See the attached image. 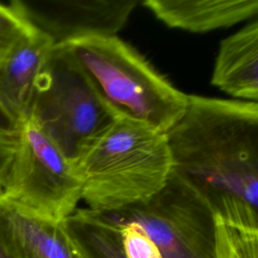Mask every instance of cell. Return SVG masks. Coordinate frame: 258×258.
Returning a JSON list of instances; mask_svg holds the SVG:
<instances>
[{"mask_svg": "<svg viewBox=\"0 0 258 258\" xmlns=\"http://www.w3.org/2000/svg\"><path fill=\"white\" fill-rule=\"evenodd\" d=\"M53 45L47 34L29 22L0 60V106L18 123L28 118L36 80Z\"/></svg>", "mask_w": 258, "mask_h": 258, "instance_id": "cell-9", "label": "cell"}, {"mask_svg": "<svg viewBox=\"0 0 258 258\" xmlns=\"http://www.w3.org/2000/svg\"><path fill=\"white\" fill-rule=\"evenodd\" d=\"M0 196L55 221L70 216L82 200L74 164L29 118L21 123L17 147L0 181Z\"/></svg>", "mask_w": 258, "mask_h": 258, "instance_id": "cell-6", "label": "cell"}, {"mask_svg": "<svg viewBox=\"0 0 258 258\" xmlns=\"http://www.w3.org/2000/svg\"><path fill=\"white\" fill-rule=\"evenodd\" d=\"M0 258H12L10 256V254L6 251V249L4 248L1 240H0Z\"/></svg>", "mask_w": 258, "mask_h": 258, "instance_id": "cell-17", "label": "cell"}, {"mask_svg": "<svg viewBox=\"0 0 258 258\" xmlns=\"http://www.w3.org/2000/svg\"><path fill=\"white\" fill-rule=\"evenodd\" d=\"M24 17L54 45L115 36L138 5L137 0L15 1Z\"/></svg>", "mask_w": 258, "mask_h": 258, "instance_id": "cell-7", "label": "cell"}, {"mask_svg": "<svg viewBox=\"0 0 258 258\" xmlns=\"http://www.w3.org/2000/svg\"><path fill=\"white\" fill-rule=\"evenodd\" d=\"M21 123L10 117L0 106V181L17 147Z\"/></svg>", "mask_w": 258, "mask_h": 258, "instance_id": "cell-16", "label": "cell"}, {"mask_svg": "<svg viewBox=\"0 0 258 258\" xmlns=\"http://www.w3.org/2000/svg\"><path fill=\"white\" fill-rule=\"evenodd\" d=\"M137 225L162 258H217V219L202 196L171 171L164 186L139 204L104 213Z\"/></svg>", "mask_w": 258, "mask_h": 258, "instance_id": "cell-5", "label": "cell"}, {"mask_svg": "<svg viewBox=\"0 0 258 258\" xmlns=\"http://www.w3.org/2000/svg\"><path fill=\"white\" fill-rule=\"evenodd\" d=\"M165 137L172 171L215 216L258 230V103L188 95Z\"/></svg>", "mask_w": 258, "mask_h": 258, "instance_id": "cell-1", "label": "cell"}, {"mask_svg": "<svg viewBox=\"0 0 258 258\" xmlns=\"http://www.w3.org/2000/svg\"><path fill=\"white\" fill-rule=\"evenodd\" d=\"M29 25L15 1L9 5L0 3V60L18 40Z\"/></svg>", "mask_w": 258, "mask_h": 258, "instance_id": "cell-14", "label": "cell"}, {"mask_svg": "<svg viewBox=\"0 0 258 258\" xmlns=\"http://www.w3.org/2000/svg\"><path fill=\"white\" fill-rule=\"evenodd\" d=\"M118 116L68 44L53 45L36 80L28 118L74 164Z\"/></svg>", "mask_w": 258, "mask_h": 258, "instance_id": "cell-4", "label": "cell"}, {"mask_svg": "<svg viewBox=\"0 0 258 258\" xmlns=\"http://www.w3.org/2000/svg\"><path fill=\"white\" fill-rule=\"evenodd\" d=\"M74 167L82 200L101 213L148 200L172 171L165 133L123 116L85 149Z\"/></svg>", "mask_w": 258, "mask_h": 258, "instance_id": "cell-2", "label": "cell"}, {"mask_svg": "<svg viewBox=\"0 0 258 258\" xmlns=\"http://www.w3.org/2000/svg\"><path fill=\"white\" fill-rule=\"evenodd\" d=\"M211 83L237 100H258V21L254 18L223 39Z\"/></svg>", "mask_w": 258, "mask_h": 258, "instance_id": "cell-11", "label": "cell"}, {"mask_svg": "<svg viewBox=\"0 0 258 258\" xmlns=\"http://www.w3.org/2000/svg\"><path fill=\"white\" fill-rule=\"evenodd\" d=\"M66 44L101 97L119 116L165 133L184 112L188 95L176 89L117 35Z\"/></svg>", "mask_w": 258, "mask_h": 258, "instance_id": "cell-3", "label": "cell"}, {"mask_svg": "<svg viewBox=\"0 0 258 258\" xmlns=\"http://www.w3.org/2000/svg\"><path fill=\"white\" fill-rule=\"evenodd\" d=\"M62 223L84 258H126L120 226L106 214L76 209Z\"/></svg>", "mask_w": 258, "mask_h": 258, "instance_id": "cell-12", "label": "cell"}, {"mask_svg": "<svg viewBox=\"0 0 258 258\" xmlns=\"http://www.w3.org/2000/svg\"><path fill=\"white\" fill-rule=\"evenodd\" d=\"M158 20L171 28L205 33L256 18L258 0H145Z\"/></svg>", "mask_w": 258, "mask_h": 258, "instance_id": "cell-10", "label": "cell"}, {"mask_svg": "<svg viewBox=\"0 0 258 258\" xmlns=\"http://www.w3.org/2000/svg\"><path fill=\"white\" fill-rule=\"evenodd\" d=\"M217 219V258H258V230Z\"/></svg>", "mask_w": 258, "mask_h": 258, "instance_id": "cell-13", "label": "cell"}, {"mask_svg": "<svg viewBox=\"0 0 258 258\" xmlns=\"http://www.w3.org/2000/svg\"><path fill=\"white\" fill-rule=\"evenodd\" d=\"M116 223L120 226L122 247L126 258H162L157 246L137 225Z\"/></svg>", "mask_w": 258, "mask_h": 258, "instance_id": "cell-15", "label": "cell"}, {"mask_svg": "<svg viewBox=\"0 0 258 258\" xmlns=\"http://www.w3.org/2000/svg\"><path fill=\"white\" fill-rule=\"evenodd\" d=\"M0 240L12 258H84L62 221L30 213L1 196Z\"/></svg>", "mask_w": 258, "mask_h": 258, "instance_id": "cell-8", "label": "cell"}]
</instances>
